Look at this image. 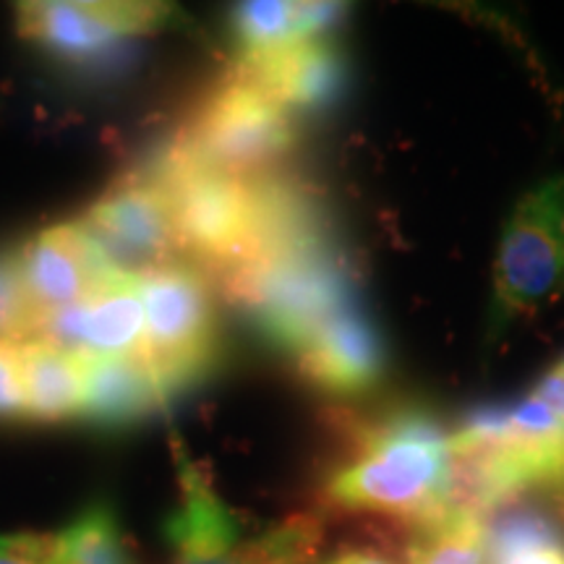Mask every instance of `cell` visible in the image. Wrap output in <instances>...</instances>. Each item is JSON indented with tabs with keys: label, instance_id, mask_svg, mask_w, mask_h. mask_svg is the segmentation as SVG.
<instances>
[{
	"label": "cell",
	"instance_id": "obj_21",
	"mask_svg": "<svg viewBox=\"0 0 564 564\" xmlns=\"http://www.w3.org/2000/svg\"><path fill=\"white\" fill-rule=\"evenodd\" d=\"M37 314L21 285L17 249L0 251V340H26L34 333Z\"/></svg>",
	"mask_w": 564,
	"mask_h": 564
},
{
	"label": "cell",
	"instance_id": "obj_1",
	"mask_svg": "<svg viewBox=\"0 0 564 564\" xmlns=\"http://www.w3.org/2000/svg\"><path fill=\"white\" fill-rule=\"evenodd\" d=\"M324 505L394 523H434L455 507L449 432L421 408H403L364 429L358 449L324 481Z\"/></svg>",
	"mask_w": 564,
	"mask_h": 564
},
{
	"label": "cell",
	"instance_id": "obj_8",
	"mask_svg": "<svg viewBox=\"0 0 564 564\" xmlns=\"http://www.w3.org/2000/svg\"><path fill=\"white\" fill-rule=\"evenodd\" d=\"M173 17L175 6L141 0H37L17 6V30L45 51L82 61L158 32Z\"/></svg>",
	"mask_w": 564,
	"mask_h": 564
},
{
	"label": "cell",
	"instance_id": "obj_11",
	"mask_svg": "<svg viewBox=\"0 0 564 564\" xmlns=\"http://www.w3.org/2000/svg\"><path fill=\"white\" fill-rule=\"evenodd\" d=\"M32 337L82 358H144V306L137 278L66 312L40 316Z\"/></svg>",
	"mask_w": 564,
	"mask_h": 564
},
{
	"label": "cell",
	"instance_id": "obj_2",
	"mask_svg": "<svg viewBox=\"0 0 564 564\" xmlns=\"http://www.w3.org/2000/svg\"><path fill=\"white\" fill-rule=\"evenodd\" d=\"M455 505L491 518L525 497L564 505V415L528 394L481 408L449 432Z\"/></svg>",
	"mask_w": 564,
	"mask_h": 564
},
{
	"label": "cell",
	"instance_id": "obj_4",
	"mask_svg": "<svg viewBox=\"0 0 564 564\" xmlns=\"http://www.w3.org/2000/svg\"><path fill=\"white\" fill-rule=\"evenodd\" d=\"M295 139L291 112L241 70L230 68L196 102L171 147L209 171L257 178L278 171Z\"/></svg>",
	"mask_w": 564,
	"mask_h": 564
},
{
	"label": "cell",
	"instance_id": "obj_17",
	"mask_svg": "<svg viewBox=\"0 0 564 564\" xmlns=\"http://www.w3.org/2000/svg\"><path fill=\"white\" fill-rule=\"evenodd\" d=\"M489 518L486 564H564V525L539 507H505Z\"/></svg>",
	"mask_w": 564,
	"mask_h": 564
},
{
	"label": "cell",
	"instance_id": "obj_20",
	"mask_svg": "<svg viewBox=\"0 0 564 564\" xmlns=\"http://www.w3.org/2000/svg\"><path fill=\"white\" fill-rule=\"evenodd\" d=\"M324 533L322 514L295 512L204 564H316Z\"/></svg>",
	"mask_w": 564,
	"mask_h": 564
},
{
	"label": "cell",
	"instance_id": "obj_15",
	"mask_svg": "<svg viewBox=\"0 0 564 564\" xmlns=\"http://www.w3.org/2000/svg\"><path fill=\"white\" fill-rule=\"evenodd\" d=\"M345 13L340 3H285V0H253L236 6L230 17L236 37V58H251L299 42L327 37L335 21Z\"/></svg>",
	"mask_w": 564,
	"mask_h": 564
},
{
	"label": "cell",
	"instance_id": "obj_26",
	"mask_svg": "<svg viewBox=\"0 0 564 564\" xmlns=\"http://www.w3.org/2000/svg\"><path fill=\"white\" fill-rule=\"evenodd\" d=\"M0 539H3V535H0ZM0 552H3V546H0Z\"/></svg>",
	"mask_w": 564,
	"mask_h": 564
},
{
	"label": "cell",
	"instance_id": "obj_5",
	"mask_svg": "<svg viewBox=\"0 0 564 564\" xmlns=\"http://www.w3.org/2000/svg\"><path fill=\"white\" fill-rule=\"evenodd\" d=\"M144 306V361L167 398L192 390L220 361V319L207 274L188 262L137 278Z\"/></svg>",
	"mask_w": 564,
	"mask_h": 564
},
{
	"label": "cell",
	"instance_id": "obj_12",
	"mask_svg": "<svg viewBox=\"0 0 564 564\" xmlns=\"http://www.w3.org/2000/svg\"><path fill=\"white\" fill-rule=\"evenodd\" d=\"M171 449L181 486V502L165 520V541L173 552V564L217 560L243 541L241 518L230 510L204 465L188 455L186 444L175 432H171Z\"/></svg>",
	"mask_w": 564,
	"mask_h": 564
},
{
	"label": "cell",
	"instance_id": "obj_24",
	"mask_svg": "<svg viewBox=\"0 0 564 564\" xmlns=\"http://www.w3.org/2000/svg\"><path fill=\"white\" fill-rule=\"evenodd\" d=\"M322 564H398V562H394L392 556H387L384 552H379V549L350 546V549H343V552L333 554L327 562H322Z\"/></svg>",
	"mask_w": 564,
	"mask_h": 564
},
{
	"label": "cell",
	"instance_id": "obj_22",
	"mask_svg": "<svg viewBox=\"0 0 564 564\" xmlns=\"http://www.w3.org/2000/svg\"><path fill=\"white\" fill-rule=\"evenodd\" d=\"M26 423L24 373L17 340H0V423Z\"/></svg>",
	"mask_w": 564,
	"mask_h": 564
},
{
	"label": "cell",
	"instance_id": "obj_23",
	"mask_svg": "<svg viewBox=\"0 0 564 564\" xmlns=\"http://www.w3.org/2000/svg\"><path fill=\"white\" fill-rule=\"evenodd\" d=\"M531 394L539 398L541 403H546L552 411L564 415V356L544 373V379L533 387Z\"/></svg>",
	"mask_w": 564,
	"mask_h": 564
},
{
	"label": "cell",
	"instance_id": "obj_13",
	"mask_svg": "<svg viewBox=\"0 0 564 564\" xmlns=\"http://www.w3.org/2000/svg\"><path fill=\"white\" fill-rule=\"evenodd\" d=\"M232 68L241 70L288 112L327 108L345 84V61L327 37L236 58Z\"/></svg>",
	"mask_w": 564,
	"mask_h": 564
},
{
	"label": "cell",
	"instance_id": "obj_7",
	"mask_svg": "<svg viewBox=\"0 0 564 564\" xmlns=\"http://www.w3.org/2000/svg\"><path fill=\"white\" fill-rule=\"evenodd\" d=\"M79 225L129 278L183 262L171 202L147 165L110 183Z\"/></svg>",
	"mask_w": 564,
	"mask_h": 564
},
{
	"label": "cell",
	"instance_id": "obj_6",
	"mask_svg": "<svg viewBox=\"0 0 564 564\" xmlns=\"http://www.w3.org/2000/svg\"><path fill=\"white\" fill-rule=\"evenodd\" d=\"M564 288V178L533 186L507 217L494 259L491 324L533 314Z\"/></svg>",
	"mask_w": 564,
	"mask_h": 564
},
{
	"label": "cell",
	"instance_id": "obj_19",
	"mask_svg": "<svg viewBox=\"0 0 564 564\" xmlns=\"http://www.w3.org/2000/svg\"><path fill=\"white\" fill-rule=\"evenodd\" d=\"M489 518L455 505L434 523L415 528L405 549V564H486Z\"/></svg>",
	"mask_w": 564,
	"mask_h": 564
},
{
	"label": "cell",
	"instance_id": "obj_18",
	"mask_svg": "<svg viewBox=\"0 0 564 564\" xmlns=\"http://www.w3.org/2000/svg\"><path fill=\"white\" fill-rule=\"evenodd\" d=\"M51 564H139L126 539L121 518L108 499H97L51 533Z\"/></svg>",
	"mask_w": 564,
	"mask_h": 564
},
{
	"label": "cell",
	"instance_id": "obj_10",
	"mask_svg": "<svg viewBox=\"0 0 564 564\" xmlns=\"http://www.w3.org/2000/svg\"><path fill=\"white\" fill-rule=\"evenodd\" d=\"M295 366L319 392L356 398L382 382L387 350L377 324L352 303L303 343Z\"/></svg>",
	"mask_w": 564,
	"mask_h": 564
},
{
	"label": "cell",
	"instance_id": "obj_3",
	"mask_svg": "<svg viewBox=\"0 0 564 564\" xmlns=\"http://www.w3.org/2000/svg\"><path fill=\"white\" fill-rule=\"evenodd\" d=\"M223 291L274 348L293 356L322 324L352 306L350 272L327 232L225 280Z\"/></svg>",
	"mask_w": 564,
	"mask_h": 564
},
{
	"label": "cell",
	"instance_id": "obj_14",
	"mask_svg": "<svg viewBox=\"0 0 564 564\" xmlns=\"http://www.w3.org/2000/svg\"><path fill=\"white\" fill-rule=\"evenodd\" d=\"M82 421L105 432L137 426L171 403L144 358H82Z\"/></svg>",
	"mask_w": 564,
	"mask_h": 564
},
{
	"label": "cell",
	"instance_id": "obj_9",
	"mask_svg": "<svg viewBox=\"0 0 564 564\" xmlns=\"http://www.w3.org/2000/svg\"><path fill=\"white\" fill-rule=\"evenodd\" d=\"M17 267L37 319L79 306L131 280L105 257L79 220L42 228L17 249Z\"/></svg>",
	"mask_w": 564,
	"mask_h": 564
},
{
	"label": "cell",
	"instance_id": "obj_16",
	"mask_svg": "<svg viewBox=\"0 0 564 564\" xmlns=\"http://www.w3.org/2000/svg\"><path fill=\"white\" fill-rule=\"evenodd\" d=\"M24 373L26 423H63L82 419L84 361L58 345L26 337L19 340Z\"/></svg>",
	"mask_w": 564,
	"mask_h": 564
},
{
	"label": "cell",
	"instance_id": "obj_25",
	"mask_svg": "<svg viewBox=\"0 0 564 564\" xmlns=\"http://www.w3.org/2000/svg\"><path fill=\"white\" fill-rule=\"evenodd\" d=\"M0 546H3V539H0ZM0 564H47L45 560L32 554H9V552H0Z\"/></svg>",
	"mask_w": 564,
	"mask_h": 564
}]
</instances>
